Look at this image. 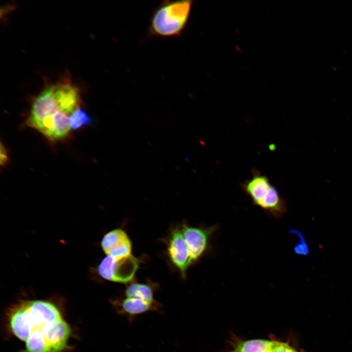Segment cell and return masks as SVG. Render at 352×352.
Returning a JSON list of instances; mask_svg holds the SVG:
<instances>
[{
	"instance_id": "7c38bea8",
	"label": "cell",
	"mask_w": 352,
	"mask_h": 352,
	"mask_svg": "<svg viewBox=\"0 0 352 352\" xmlns=\"http://www.w3.org/2000/svg\"><path fill=\"white\" fill-rule=\"evenodd\" d=\"M273 341L253 339L239 344L234 352H267L272 347Z\"/></svg>"
},
{
	"instance_id": "5b68a950",
	"label": "cell",
	"mask_w": 352,
	"mask_h": 352,
	"mask_svg": "<svg viewBox=\"0 0 352 352\" xmlns=\"http://www.w3.org/2000/svg\"><path fill=\"white\" fill-rule=\"evenodd\" d=\"M167 252L171 262L185 277L186 271L194 263L180 227L171 231L167 242Z\"/></svg>"
},
{
	"instance_id": "5bb4252c",
	"label": "cell",
	"mask_w": 352,
	"mask_h": 352,
	"mask_svg": "<svg viewBox=\"0 0 352 352\" xmlns=\"http://www.w3.org/2000/svg\"><path fill=\"white\" fill-rule=\"evenodd\" d=\"M71 129L76 130L84 126H89L92 123L91 117L83 109H78L69 118Z\"/></svg>"
},
{
	"instance_id": "2e32d148",
	"label": "cell",
	"mask_w": 352,
	"mask_h": 352,
	"mask_svg": "<svg viewBox=\"0 0 352 352\" xmlns=\"http://www.w3.org/2000/svg\"><path fill=\"white\" fill-rule=\"evenodd\" d=\"M0 165L5 166L8 161L7 152L4 146L1 143L0 145Z\"/></svg>"
},
{
	"instance_id": "8992f818",
	"label": "cell",
	"mask_w": 352,
	"mask_h": 352,
	"mask_svg": "<svg viewBox=\"0 0 352 352\" xmlns=\"http://www.w3.org/2000/svg\"><path fill=\"white\" fill-rule=\"evenodd\" d=\"M215 226L209 227H193L183 224L180 227L195 263L207 250L209 239L216 230Z\"/></svg>"
},
{
	"instance_id": "7a4b0ae2",
	"label": "cell",
	"mask_w": 352,
	"mask_h": 352,
	"mask_svg": "<svg viewBox=\"0 0 352 352\" xmlns=\"http://www.w3.org/2000/svg\"><path fill=\"white\" fill-rule=\"evenodd\" d=\"M193 0L163 1L152 12L149 20L150 35L162 38L179 37L186 28Z\"/></svg>"
},
{
	"instance_id": "e0dca14e",
	"label": "cell",
	"mask_w": 352,
	"mask_h": 352,
	"mask_svg": "<svg viewBox=\"0 0 352 352\" xmlns=\"http://www.w3.org/2000/svg\"><path fill=\"white\" fill-rule=\"evenodd\" d=\"M273 342H274V341H273ZM272 347H271V348L267 352H274V351H273V350H272Z\"/></svg>"
},
{
	"instance_id": "30bf717a",
	"label": "cell",
	"mask_w": 352,
	"mask_h": 352,
	"mask_svg": "<svg viewBox=\"0 0 352 352\" xmlns=\"http://www.w3.org/2000/svg\"><path fill=\"white\" fill-rule=\"evenodd\" d=\"M113 305L118 313L129 317L160 309V305L156 301L150 302L136 298L126 297L114 301Z\"/></svg>"
},
{
	"instance_id": "4fadbf2b",
	"label": "cell",
	"mask_w": 352,
	"mask_h": 352,
	"mask_svg": "<svg viewBox=\"0 0 352 352\" xmlns=\"http://www.w3.org/2000/svg\"><path fill=\"white\" fill-rule=\"evenodd\" d=\"M54 141L66 137L71 127L67 115L58 110L54 114Z\"/></svg>"
},
{
	"instance_id": "277c9868",
	"label": "cell",
	"mask_w": 352,
	"mask_h": 352,
	"mask_svg": "<svg viewBox=\"0 0 352 352\" xmlns=\"http://www.w3.org/2000/svg\"><path fill=\"white\" fill-rule=\"evenodd\" d=\"M140 263L139 259L132 254L120 258L107 255L99 264L97 271L106 280L126 284L133 280Z\"/></svg>"
},
{
	"instance_id": "3957f363",
	"label": "cell",
	"mask_w": 352,
	"mask_h": 352,
	"mask_svg": "<svg viewBox=\"0 0 352 352\" xmlns=\"http://www.w3.org/2000/svg\"><path fill=\"white\" fill-rule=\"evenodd\" d=\"M251 172V177L241 184L242 190L254 204L274 218L281 217L287 211L285 200L267 176L255 168Z\"/></svg>"
},
{
	"instance_id": "8fae6325",
	"label": "cell",
	"mask_w": 352,
	"mask_h": 352,
	"mask_svg": "<svg viewBox=\"0 0 352 352\" xmlns=\"http://www.w3.org/2000/svg\"><path fill=\"white\" fill-rule=\"evenodd\" d=\"M154 295L153 287L148 284L132 283L127 286L125 290L126 297L139 298L150 302L155 301Z\"/></svg>"
},
{
	"instance_id": "6da1fadb",
	"label": "cell",
	"mask_w": 352,
	"mask_h": 352,
	"mask_svg": "<svg viewBox=\"0 0 352 352\" xmlns=\"http://www.w3.org/2000/svg\"><path fill=\"white\" fill-rule=\"evenodd\" d=\"M10 328L25 344L26 352H63L70 327L53 303L35 300L17 305L8 314Z\"/></svg>"
},
{
	"instance_id": "9a60e30c",
	"label": "cell",
	"mask_w": 352,
	"mask_h": 352,
	"mask_svg": "<svg viewBox=\"0 0 352 352\" xmlns=\"http://www.w3.org/2000/svg\"><path fill=\"white\" fill-rule=\"evenodd\" d=\"M272 348L274 352H297L287 344L276 341H274Z\"/></svg>"
},
{
	"instance_id": "9c48e42d",
	"label": "cell",
	"mask_w": 352,
	"mask_h": 352,
	"mask_svg": "<svg viewBox=\"0 0 352 352\" xmlns=\"http://www.w3.org/2000/svg\"><path fill=\"white\" fill-rule=\"evenodd\" d=\"M54 97L59 111L71 115L78 109L80 103L78 89L70 82L65 81L54 88Z\"/></svg>"
},
{
	"instance_id": "ba28073f",
	"label": "cell",
	"mask_w": 352,
	"mask_h": 352,
	"mask_svg": "<svg viewBox=\"0 0 352 352\" xmlns=\"http://www.w3.org/2000/svg\"><path fill=\"white\" fill-rule=\"evenodd\" d=\"M101 247L105 253L116 258L131 255L132 245L128 235L122 229L112 230L103 237Z\"/></svg>"
},
{
	"instance_id": "52a82bcc",
	"label": "cell",
	"mask_w": 352,
	"mask_h": 352,
	"mask_svg": "<svg viewBox=\"0 0 352 352\" xmlns=\"http://www.w3.org/2000/svg\"><path fill=\"white\" fill-rule=\"evenodd\" d=\"M54 88H46L35 98L27 121V125L35 128L45 118L58 111L54 97Z\"/></svg>"
}]
</instances>
